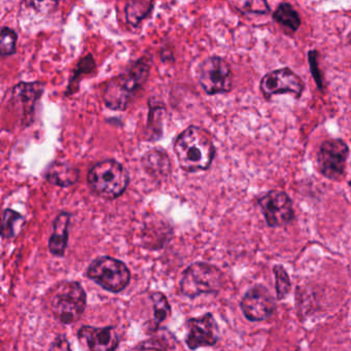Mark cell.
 <instances>
[{"label": "cell", "mask_w": 351, "mask_h": 351, "mask_svg": "<svg viewBox=\"0 0 351 351\" xmlns=\"http://www.w3.org/2000/svg\"><path fill=\"white\" fill-rule=\"evenodd\" d=\"M47 182L60 188H69L77 184L80 178V171L75 166L66 162H54L49 165L45 172Z\"/></svg>", "instance_id": "cell-17"}, {"label": "cell", "mask_w": 351, "mask_h": 351, "mask_svg": "<svg viewBox=\"0 0 351 351\" xmlns=\"http://www.w3.org/2000/svg\"><path fill=\"white\" fill-rule=\"evenodd\" d=\"M348 42H349V45H350V46H351V32H350V34H349V40H348Z\"/></svg>", "instance_id": "cell-30"}, {"label": "cell", "mask_w": 351, "mask_h": 351, "mask_svg": "<svg viewBox=\"0 0 351 351\" xmlns=\"http://www.w3.org/2000/svg\"><path fill=\"white\" fill-rule=\"evenodd\" d=\"M143 169L156 180H164L172 171L169 156L162 149H153L141 158Z\"/></svg>", "instance_id": "cell-16"}, {"label": "cell", "mask_w": 351, "mask_h": 351, "mask_svg": "<svg viewBox=\"0 0 351 351\" xmlns=\"http://www.w3.org/2000/svg\"><path fill=\"white\" fill-rule=\"evenodd\" d=\"M18 34L15 30L3 26L0 32V55L3 58L12 56L17 52Z\"/></svg>", "instance_id": "cell-24"}, {"label": "cell", "mask_w": 351, "mask_h": 351, "mask_svg": "<svg viewBox=\"0 0 351 351\" xmlns=\"http://www.w3.org/2000/svg\"><path fill=\"white\" fill-rule=\"evenodd\" d=\"M153 303L154 322L151 330L156 332L159 330V326L171 315V306L168 302L167 297L161 291H154L149 295Z\"/></svg>", "instance_id": "cell-21"}, {"label": "cell", "mask_w": 351, "mask_h": 351, "mask_svg": "<svg viewBox=\"0 0 351 351\" xmlns=\"http://www.w3.org/2000/svg\"><path fill=\"white\" fill-rule=\"evenodd\" d=\"M215 152L213 137L201 127H188L174 143V153L180 168L191 173L208 169L215 160Z\"/></svg>", "instance_id": "cell-1"}, {"label": "cell", "mask_w": 351, "mask_h": 351, "mask_svg": "<svg viewBox=\"0 0 351 351\" xmlns=\"http://www.w3.org/2000/svg\"><path fill=\"white\" fill-rule=\"evenodd\" d=\"M273 271H274L275 283H276L275 289H276L277 299H285L291 291V279L281 265L275 266Z\"/></svg>", "instance_id": "cell-26"}, {"label": "cell", "mask_w": 351, "mask_h": 351, "mask_svg": "<svg viewBox=\"0 0 351 351\" xmlns=\"http://www.w3.org/2000/svg\"><path fill=\"white\" fill-rule=\"evenodd\" d=\"M258 204L269 227H285L295 219L293 201L282 191H269L260 197Z\"/></svg>", "instance_id": "cell-10"}, {"label": "cell", "mask_w": 351, "mask_h": 351, "mask_svg": "<svg viewBox=\"0 0 351 351\" xmlns=\"http://www.w3.org/2000/svg\"><path fill=\"white\" fill-rule=\"evenodd\" d=\"M350 155L348 145L342 139H328L317 152V168L324 178L339 182L345 176L347 160Z\"/></svg>", "instance_id": "cell-8"}, {"label": "cell", "mask_w": 351, "mask_h": 351, "mask_svg": "<svg viewBox=\"0 0 351 351\" xmlns=\"http://www.w3.org/2000/svg\"><path fill=\"white\" fill-rule=\"evenodd\" d=\"M186 344L192 350L213 346L219 341V326L211 313L190 318L186 322Z\"/></svg>", "instance_id": "cell-12"}, {"label": "cell", "mask_w": 351, "mask_h": 351, "mask_svg": "<svg viewBox=\"0 0 351 351\" xmlns=\"http://www.w3.org/2000/svg\"><path fill=\"white\" fill-rule=\"evenodd\" d=\"M77 337L90 351H116L120 345V336L114 326H84L77 332Z\"/></svg>", "instance_id": "cell-14"}, {"label": "cell", "mask_w": 351, "mask_h": 351, "mask_svg": "<svg viewBox=\"0 0 351 351\" xmlns=\"http://www.w3.org/2000/svg\"><path fill=\"white\" fill-rule=\"evenodd\" d=\"M223 275L217 267L204 262L193 263L182 272L180 293L189 299L217 293L223 287Z\"/></svg>", "instance_id": "cell-5"}, {"label": "cell", "mask_w": 351, "mask_h": 351, "mask_svg": "<svg viewBox=\"0 0 351 351\" xmlns=\"http://www.w3.org/2000/svg\"><path fill=\"white\" fill-rule=\"evenodd\" d=\"M169 334H161L159 336H155L154 338H152L151 340L145 341L143 344H139L138 348L141 349V350H147V349H156V350H162L165 351L166 349L172 348V346L170 345L164 344L165 343H172V339H167V336H169ZM173 344V343H172Z\"/></svg>", "instance_id": "cell-27"}, {"label": "cell", "mask_w": 351, "mask_h": 351, "mask_svg": "<svg viewBox=\"0 0 351 351\" xmlns=\"http://www.w3.org/2000/svg\"><path fill=\"white\" fill-rule=\"evenodd\" d=\"M154 1H128L125 5V18L127 23L136 28L153 13Z\"/></svg>", "instance_id": "cell-20"}, {"label": "cell", "mask_w": 351, "mask_h": 351, "mask_svg": "<svg viewBox=\"0 0 351 351\" xmlns=\"http://www.w3.org/2000/svg\"><path fill=\"white\" fill-rule=\"evenodd\" d=\"M240 306L244 316L250 322L268 319L274 313L276 307L274 298L262 285H256L247 291Z\"/></svg>", "instance_id": "cell-13"}, {"label": "cell", "mask_w": 351, "mask_h": 351, "mask_svg": "<svg viewBox=\"0 0 351 351\" xmlns=\"http://www.w3.org/2000/svg\"><path fill=\"white\" fill-rule=\"evenodd\" d=\"M317 56V51H310V52L308 53V60H309L312 77H313L318 89L322 91V90H324V80H322V73H320L319 67H318Z\"/></svg>", "instance_id": "cell-28"}, {"label": "cell", "mask_w": 351, "mask_h": 351, "mask_svg": "<svg viewBox=\"0 0 351 351\" xmlns=\"http://www.w3.org/2000/svg\"><path fill=\"white\" fill-rule=\"evenodd\" d=\"M233 79L231 65L221 57H208L197 69L199 85L208 95L230 93L233 89Z\"/></svg>", "instance_id": "cell-7"}, {"label": "cell", "mask_w": 351, "mask_h": 351, "mask_svg": "<svg viewBox=\"0 0 351 351\" xmlns=\"http://www.w3.org/2000/svg\"><path fill=\"white\" fill-rule=\"evenodd\" d=\"M50 310L63 324L80 320L87 306V293L77 281H61L50 291Z\"/></svg>", "instance_id": "cell-4"}, {"label": "cell", "mask_w": 351, "mask_h": 351, "mask_svg": "<svg viewBox=\"0 0 351 351\" xmlns=\"http://www.w3.org/2000/svg\"><path fill=\"white\" fill-rule=\"evenodd\" d=\"M71 213L62 211L57 215L53 223L52 235L49 239L48 247L53 256L63 258L69 246V228Z\"/></svg>", "instance_id": "cell-15"}, {"label": "cell", "mask_w": 351, "mask_h": 351, "mask_svg": "<svg viewBox=\"0 0 351 351\" xmlns=\"http://www.w3.org/2000/svg\"><path fill=\"white\" fill-rule=\"evenodd\" d=\"M96 69L95 60L91 54L87 55L84 57L77 63L73 71V77L69 81V87H67V95H71L79 89L80 82L82 80V75H90L93 73L94 69Z\"/></svg>", "instance_id": "cell-23"}, {"label": "cell", "mask_w": 351, "mask_h": 351, "mask_svg": "<svg viewBox=\"0 0 351 351\" xmlns=\"http://www.w3.org/2000/svg\"><path fill=\"white\" fill-rule=\"evenodd\" d=\"M86 274L101 289L112 293L124 291L131 280V272L127 265L108 256L96 258L88 267Z\"/></svg>", "instance_id": "cell-6"}, {"label": "cell", "mask_w": 351, "mask_h": 351, "mask_svg": "<svg viewBox=\"0 0 351 351\" xmlns=\"http://www.w3.org/2000/svg\"><path fill=\"white\" fill-rule=\"evenodd\" d=\"M90 190L106 200H114L126 192L130 182L128 171L122 163L114 159L96 163L88 172Z\"/></svg>", "instance_id": "cell-3"}, {"label": "cell", "mask_w": 351, "mask_h": 351, "mask_svg": "<svg viewBox=\"0 0 351 351\" xmlns=\"http://www.w3.org/2000/svg\"><path fill=\"white\" fill-rule=\"evenodd\" d=\"M49 351H73L71 350V343L64 334H59L55 337L51 344Z\"/></svg>", "instance_id": "cell-29"}, {"label": "cell", "mask_w": 351, "mask_h": 351, "mask_svg": "<svg viewBox=\"0 0 351 351\" xmlns=\"http://www.w3.org/2000/svg\"><path fill=\"white\" fill-rule=\"evenodd\" d=\"M45 85L40 82H21L12 90L10 108L22 124L32 122L36 104L44 93Z\"/></svg>", "instance_id": "cell-11"}, {"label": "cell", "mask_w": 351, "mask_h": 351, "mask_svg": "<svg viewBox=\"0 0 351 351\" xmlns=\"http://www.w3.org/2000/svg\"><path fill=\"white\" fill-rule=\"evenodd\" d=\"M151 67V58L143 57L129 64L124 73L110 80L104 92L106 106L117 112L127 110L147 83Z\"/></svg>", "instance_id": "cell-2"}, {"label": "cell", "mask_w": 351, "mask_h": 351, "mask_svg": "<svg viewBox=\"0 0 351 351\" xmlns=\"http://www.w3.org/2000/svg\"><path fill=\"white\" fill-rule=\"evenodd\" d=\"M25 219L17 211L7 208L3 213V227H1V237L3 239L15 238L23 228Z\"/></svg>", "instance_id": "cell-22"}, {"label": "cell", "mask_w": 351, "mask_h": 351, "mask_svg": "<svg viewBox=\"0 0 351 351\" xmlns=\"http://www.w3.org/2000/svg\"><path fill=\"white\" fill-rule=\"evenodd\" d=\"M260 90L267 101L281 94H289L300 99L305 90L303 80L289 67L275 69L266 73L260 83Z\"/></svg>", "instance_id": "cell-9"}, {"label": "cell", "mask_w": 351, "mask_h": 351, "mask_svg": "<svg viewBox=\"0 0 351 351\" xmlns=\"http://www.w3.org/2000/svg\"><path fill=\"white\" fill-rule=\"evenodd\" d=\"M273 21L280 27L285 28L291 32L299 30L301 26V17L291 3H281L272 15Z\"/></svg>", "instance_id": "cell-19"}, {"label": "cell", "mask_w": 351, "mask_h": 351, "mask_svg": "<svg viewBox=\"0 0 351 351\" xmlns=\"http://www.w3.org/2000/svg\"><path fill=\"white\" fill-rule=\"evenodd\" d=\"M230 5L241 14H256V15H267L270 13V7L266 1H237L230 3Z\"/></svg>", "instance_id": "cell-25"}, {"label": "cell", "mask_w": 351, "mask_h": 351, "mask_svg": "<svg viewBox=\"0 0 351 351\" xmlns=\"http://www.w3.org/2000/svg\"><path fill=\"white\" fill-rule=\"evenodd\" d=\"M348 186H349V190H350V194H351V180H350V182H348Z\"/></svg>", "instance_id": "cell-31"}, {"label": "cell", "mask_w": 351, "mask_h": 351, "mask_svg": "<svg viewBox=\"0 0 351 351\" xmlns=\"http://www.w3.org/2000/svg\"><path fill=\"white\" fill-rule=\"evenodd\" d=\"M149 117H147L145 134L149 141H156L163 135V122L166 114V108L161 100L151 98L149 100Z\"/></svg>", "instance_id": "cell-18"}]
</instances>
